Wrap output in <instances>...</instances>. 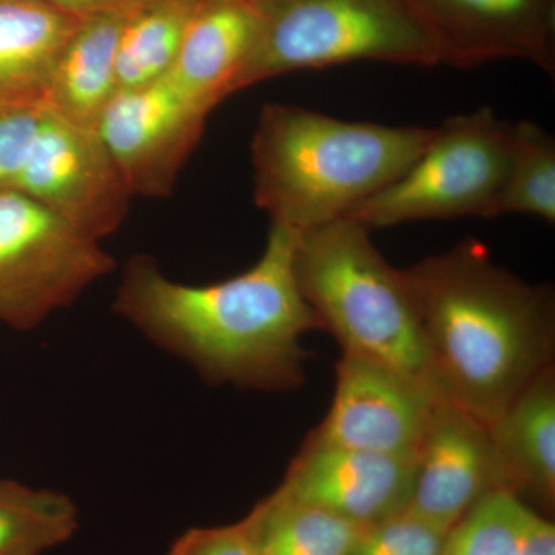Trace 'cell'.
<instances>
[{
	"label": "cell",
	"mask_w": 555,
	"mask_h": 555,
	"mask_svg": "<svg viewBox=\"0 0 555 555\" xmlns=\"http://www.w3.org/2000/svg\"><path fill=\"white\" fill-rule=\"evenodd\" d=\"M297 236L270 224L250 269L201 286L170 280L155 259L137 255L124 266L113 309L210 385L295 389L309 360L302 338L323 331L295 276Z\"/></svg>",
	"instance_id": "1"
},
{
	"label": "cell",
	"mask_w": 555,
	"mask_h": 555,
	"mask_svg": "<svg viewBox=\"0 0 555 555\" xmlns=\"http://www.w3.org/2000/svg\"><path fill=\"white\" fill-rule=\"evenodd\" d=\"M401 272L438 393L491 429L526 387L554 367L553 288L500 268L476 240Z\"/></svg>",
	"instance_id": "2"
},
{
	"label": "cell",
	"mask_w": 555,
	"mask_h": 555,
	"mask_svg": "<svg viewBox=\"0 0 555 555\" xmlns=\"http://www.w3.org/2000/svg\"><path fill=\"white\" fill-rule=\"evenodd\" d=\"M436 127L345 120L272 102L251 139L254 198L270 224L302 233L345 219L425 152Z\"/></svg>",
	"instance_id": "3"
},
{
	"label": "cell",
	"mask_w": 555,
	"mask_h": 555,
	"mask_svg": "<svg viewBox=\"0 0 555 555\" xmlns=\"http://www.w3.org/2000/svg\"><path fill=\"white\" fill-rule=\"evenodd\" d=\"M295 276L343 356L385 364L436 387L422 323L401 269L352 219L298 233Z\"/></svg>",
	"instance_id": "4"
},
{
	"label": "cell",
	"mask_w": 555,
	"mask_h": 555,
	"mask_svg": "<svg viewBox=\"0 0 555 555\" xmlns=\"http://www.w3.org/2000/svg\"><path fill=\"white\" fill-rule=\"evenodd\" d=\"M257 36L230 96L299 69L375 61L440 65L408 0H254Z\"/></svg>",
	"instance_id": "5"
},
{
	"label": "cell",
	"mask_w": 555,
	"mask_h": 555,
	"mask_svg": "<svg viewBox=\"0 0 555 555\" xmlns=\"http://www.w3.org/2000/svg\"><path fill=\"white\" fill-rule=\"evenodd\" d=\"M511 122L491 108L436 127L425 152L347 219L369 230L463 217L492 218L505 184Z\"/></svg>",
	"instance_id": "6"
},
{
	"label": "cell",
	"mask_w": 555,
	"mask_h": 555,
	"mask_svg": "<svg viewBox=\"0 0 555 555\" xmlns=\"http://www.w3.org/2000/svg\"><path fill=\"white\" fill-rule=\"evenodd\" d=\"M115 268L101 241L17 190L0 192V324L33 331Z\"/></svg>",
	"instance_id": "7"
},
{
	"label": "cell",
	"mask_w": 555,
	"mask_h": 555,
	"mask_svg": "<svg viewBox=\"0 0 555 555\" xmlns=\"http://www.w3.org/2000/svg\"><path fill=\"white\" fill-rule=\"evenodd\" d=\"M16 190L96 241L122 225L133 198L98 130L49 109Z\"/></svg>",
	"instance_id": "8"
},
{
	"label": "cell",
	"mask_w": 555,
	"mask_h": 555,
	"mask_svg": "<svg viewBox=\"0 0 555 555\" xmlns=\"http://www.w3.org/2000/svg\"><path fill=\"white\" fill-rule=\"evenodd\" d=\"M440 398L436 387L397 369L341 356L334 401L308 438L415 460Z\"/></svg>",
	"instance_id": "9"
},
{
	"label": "cell",
	"mask_w": 555,
	"mask_h": 555,
	"mask_svg": "<svg viewBox=\"0 0 555 555\" xmlns=\"http://www.w3.org/2000/svg\"><path fill=\"white\" fill-rule=\"evenodd\" d=\"M208 115L164 78L119 90L105 108L98 133L133 196L167 198L203 138Z\"/></svg>",
	"instance_id": "10"
},
{
	"label": "cell",
	"mask_w": 555,
	"mask_h": 555,
	"mask_svg": "<svg viewBox=\"0 0 555 555\" xmlns=\"http://www.w3.org/2000/svg\"><path fill=\"white\" fill-rule=\"evenodd\" d=\"M438 62L469 68L492 61L531 62L555 73V0H408Z\"/></svg>",
	"instance_id": "11"
},
{
	"label": "cell",
	"mask_w": 555,
	"mask_h": 555,
	"mask_svg": "<svg viewBox=\"0 0 555 555\" xmlns=\"http://www.w3.org/2000/svg\"><path fill=\"white\" fill-rule=\"evenodd\" d=\"M499 489L505 486L488 427L441 397L415 455L408 509L451 531Z\"/></svg>",
	"instance_id": "12"
},
{
	"label": "cell",
	"mask_w": 555,
	"mask_h": 555,
	"mask_svg": "<svg viewBox=\"0 0 555 555\" xmlns=\"http://www.w3.org/2000/svg\"><path fill=\"white\" fill-rule=\"evenodd\" d=\"M412 485L414 460L306 438L276 489L364 528L406 509Z\"/></svg>",
	"instance_id": "13"
},
{
	"label": "cell",
	"mask_w": 555,
	"mask_h": 555,
	"mask_svg": "<svg viewBox=\"0 0 555 555\" xmlns=\"http://www.w3.org/2000/svg\"><path fill=\"white\" fill-rule=\"evenodd\" d=\"M255 36L254 0H199L167 78L211 113L230 96Z\"/></svg>",
	"instance_id": "14"
},
{
	"label": "cell",
	"mask_w": 555,
	"mask_h": 555,
	"mask_svg": "<svg viewBox=\"0 0 555 555\" xmlns=\"http://www.w3.org/2000/svg\"><path fill=\"white\" fill-rule=\"evenodd\" d=\"M503 486L550 516L555 506V371L547 369L489 429Z\"/></svg>",
	"instance_id": "15"
},
{
	"label": "cell",
	"mask_w": 555,
	"mask_h": 555,
	"mask_svg": "<svg viewBox=\"0 0 555 555\" xmlns=\"http://www.w3.org/2000/svg\"><path fill=\"white\" fill-rule=\"evenodd\" d=\"M83 17L31 0H0V108H46L56 62Z\"/></svg>",
	"instance_id": "16"
},
{
	"label": "cell",
	"mask_w": 555,
	"mask_h": 555,
	"mask_svg": "<svg viewBox=\"0 0 555 555\" xmlns=\"http://www.w3.org/2000/svg\"><path fill=\"white\" fill-rule=\"evenodd\" d=\"M129 11H108L83 17L65 43L51 76L46 108L82 129L98 130L115 94L116 51Z\"/></svg>",
	"instance_id": "17"
},
{
	"label": "cell",
	"mask_w": 555,
	"mask_h": 555,
	"mask_svg": "<svg viewBox=\"0 0 555 555\" xmlns=\"http://www.w3.org/2000/svg\"><path fill=\"white\" fill-rule=\"evenodd\" d=\"M261 555H350L363 526L275 489L246 517Z\"/></svg>",
	"instance_id": "18"
},
{
	"label": "cell",
	"mask_w": 555,
	"mask_h": 555,
	"mask_svg": "<svg viewBox=\"0 0 555 555\" xmlns=\"http://www.w3.org/2000/svg\"><path fill=\"white\" fill-rule=\"evenodd\" d=\"M198 5L199 0H150L127 13L116 51L119 90L169 76Z\"/></svg>",
	"instance_id": "19"
},
{
	"label": "cell",
	"mask_w": 555,
	"mask_h": 555,
	"mask_svg": "<svg viewBox=\"0 0 555 555\" xmlns=\"http://www.w3.org/2000/svg\"><path fill=\"white\" fill-rule=\"evenodd\" d=\"M78 528V506L64 492L0 478V555H43Z\"/></svg>",
	"instance_id": "20"
},
{
	"label": "cell",
	"mask_w": 555,
	"mask_h": 555,
	"mask_svg": "<svg viewBox=\"0 0 555 555\" xmlns=\"http://www.w3.org/2000/svg\"><path fill=\"white\" fill-rule=\"evenodd\" d=\"M529 215L555 222V139L539 124H511L505 184L492 218Z\"/></svg>",
	"instance_id": "21"
},
{
	"label": "cell",
	"mask_w": 555,
	"mask_h": 555,
	"mask_svg": "<svg viewBox=\"0 0 555 555\" xmlns=\"http://www.w3.org/2000/svg\"><path fill=\"white\" fill-rule=\"evenodd\" d=\"M517 511L516 495L491 492L452 526L440 555H521Z\"/></svg>",
	"instance_id": "22"
},
{
	"label": "cell",
	"mask_w": 555,
	"mask_h": 555,
	"mask_svg": "<svg viewBox=\"0 0 555 555\" xmlns=\"http://www.w3.org/2000/svg\"><path fill=\"white\" fill-rule=\"evenodd\" d=\"M448 532L406 507L364 526L350 555H440Z\"/></svg>",
	"instance_id": "23"
},
{
	"label": "cell",
	"mask_w": 555,
	"mask_h": 555,
	"mask_svg": "<svg viewBox=\"0 0 555 555\" xmlns=\"http://www.w3.org/2000/svg\"><path fill=\"white\" fill-rule=\"evenodd\" d=\"M46 113V108H0V192L17 189Z\"/></svg>",
	"instance_id": "24"
},
{
	"label": "cell",
	"mask_w": 555,
	"mask_h": 555,
	"mask_svg": "<svg viewBox=\"0 0 555 555\" xmlns=\"http://www.w3.org/2000/svg\"><path fill=\"white\" fill-rule=\"evenodd\" d=\"M167 555H261L246 518L232 525L192 528L179 535Z\"/></svg>",
	"instance_id": "25"
},
{
	"label": "cell",
	"mask_w": 555,
	"mask_h": 555,
	"mask_svg": "<svg viewBox=\"0 0 555 555\" xmlns=\"http://www.w3.org/2000/svg\"><path fill=\"white\" fill-rule=\"evenodd\" d=\"M517 518L521 555H555V526L550 516L518 499Z\"/></svg>",
	"instance_id": "26"
},
{
	"label": "cell",
	"mask_w": 555,
	"mask_h": 555,
	"mask_svg": "<svg viewBox=\"0 0 555 555\" xmlns=\"http://www.w3.org/2000/svg\"><path fill=\"white\" fill-rule=\"evenodd\" d=\"M31 2L46 3L79 16H91V14L108 13V11L126 13L144 5L150 0H31Z\"/></svg>",
	"instance_id": "27"
}]
</instances>
